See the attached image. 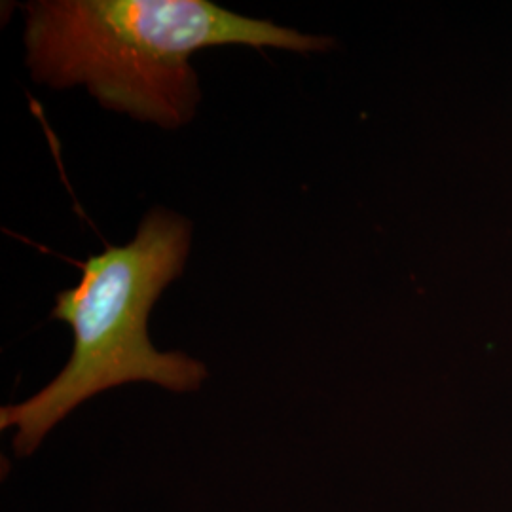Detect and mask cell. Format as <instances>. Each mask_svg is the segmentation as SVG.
<instances>
[{"label":"cell","mask_w":512,"mask_h":512,"mask_svg":"<svg viewBox=\"0 0 512 512\" xmlns=\"http://www.w3.org/2000/svg\"><path fill=\"white\" fill-rule=\"evenodd\" d=\"M23 40L38 84L86 86L105 109L164 129L196 114L202 93L190 57L203 48L311 54L332 44L209 0H38L25 6Z\"/></svg>","instance_id":"cell-1"},{"label":"cell","mask_w":512,"mask_h":512,"mask_svg":"<svg viewBox=\"0 0 512 512\" xmlns=\"http://www.w3.org/2000/svg\"><path fill=\"white\" fill-rule=\"evenodd\" d=\"M192 222L152 209L135 238L107 247L82 264L80 283L55 298L52 317L73 330L65 368L37 395L0 408V427H16L14 450L29 456L76 406L133 382L175 393L200 389L207 368L179 351H158L148 338V315L167 285L184 272Z\"/></svg>","instance_id":"cell-2"}]
</instances>
